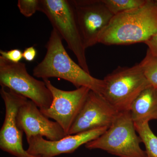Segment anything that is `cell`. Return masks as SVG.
<instances>
[{
    "label": "cell",
    "mask_w": 157,
    "mask_h": 157,
    "mask_svg": "<svg viewBox=\"0 0 157 157\" xmlns=\"http://www.w3.org/2000/svg\"><path fill=\"white\" fill-rule=\"evenodd\" d=\"M108 128L93 129L75 135H69L57 140H49L40 135L32 137L29 140L27 151L36 157H54L63 154H71L92 140L97 139Z\"/></svg>",
    "instance_id": "8fae6325"
},
{
    "label": "cell",
    "mask_w": 157,
    "mask_h": 157,
    "mask_svg": "<svg viewBox=\"0 0 157 157\" xmlns=\"http://www.w3.org/2000/svg\"><path fill=\"white\" fill-rule=\"evenodd\" d=\"M71 2L86 49L98 43L99 36L114 15L103 0H72Z\"/></svg>",
    "instance_id": "ba28073f"
},
{
    "label": "cell",
    "mask_w": 157,
    "mask_h": 157,
    "mask_svg": "<svg viewBox=\"0 0 157 157\" xmlns=\"http://www.w3.org/2000/svg\"><path fill=\"white\" fill-rule=\"evenodd\" d=\"M0 54L1 56L13 63H19L23 58V52L18 49H11L8 51L1 50Z\"/></svg>",
    "instance_id": "ac0fdd59"
},
{
    "label": "cell",
    "mask_w": 157,
    "mask_h": 157,
    "mask_svg": "<svg viewBox=\"0 0 157 157\" xmlns=\"http://www.w3.org/2000/svg\"><path fill=\"white\" fill-rule=\"evenodd\" d=\"M0 85L33 101L40 110L48 109L52 94L43 81L31 76L25 64L14 63L0 56Z\"/></svg>",
    "instance_id": "8992f818"
},
{
    "label": "cell",
    "mask_w": 157,
    "mask_h": 157,
    "mask_svg": "<svg viewBox=\"0 0 157 157\" xmlns=\"http://www.w3.org/2000/svg\"><path fill=\"white\" fill-rule=\"evenodd\" d=\"M0 94L6 108L5 119L0 131V148L16 157H36L24 148L23 132L18 128L16 121L20 107L28 100L6 88H1Z\"/></svg>",
    "instance_id": "9c48e42d"
},
{
    "label": "cell",
    "mask_w": 157,
    "mask_h": 157,
    "mask_svg": "<svg viewBox=\"0 0 157 157\" xmlns=\"http://www.w3.org/2000/svg\"><path fill=\"white\" fill-rule=\"evenodd\" d=\"M137 133L129 110L121 111L103 135L85 145L119 157H148L140 147L142 140Z\"/></svg>",
    "instance_id": "3957f363"
},
{
    "label": "cell",
    "mask_w": 157,
    "mask_h": 157,
    "mask_svg": "<svg viewBox=\"0 0 157 157\" xmlns=\"http://www.w3.org/2000/svg\"><path fill=\"white\" fill-rule=\"evenodd\" d=\"M157 33V0L114 15L98 43L107 45L144 43Z\"/></svg>",
    "instance_id": "6da1fadb"
},
{
    "label": "cell",
    "mask_w": 157,
    "mask_h": 157,
    "mask_svg": "<svg viewBox=\"0 0 157 157\" xmlns=\"http://www.w3.org/2000/svg\"><path fill=\"white\" fill-rule=\"evenodd\" d=\"M119 112L102 95L90 90L68 135L109 128Z\"/></svg>",
    "instance_id": "30bf717a"
},
{
    "label": "cell",
    "mask_w": 157,
    "mask_h": 157,
    "mask_svg": "<svg viewBox=\"0 0 157 157\" xmlns=\"http://www.w3.org/2000/svg\"><path fill=\"white\" fill-rule=\"evenodd\" d=\"M139 63L150 84L157 88V57L147 49L146 56Z\"/></svg>",
    "instance_id": "9a60e30c"
},
{
    "label": "cell",
    "mask_w": 157,
    "mask_h": 157,
    "mask_svg": "<svg viewBox=\"0 0 157 157\" xmlns=\"http://www.w3.org/2000/svg\"><path fill=\"white\" fill-rule=\"evenodd\" d=\"M39 11L46 15L53 28L62 39H64L68 48L73 52L78 64L90 73L86 50L71 1L40 0Z\"/></svg>",
    "instance_id": "277c9868"
},
{
    "label": "cell",
    "mask_w": 157,
    "mask_h": 157,
    "mask_svg": "<svg viewBox=\"0 0 157 157\" xmlns=\"http://www.w3.org/2000/svg\"><path fill=\"white\" fill-rule=\"evenodd\" d=\"M43 81L51 92L53 100L49 108L40 111L58 123L67 136L91 90L82 86L73 90H63L54 86L47 78Z\"/></svg>",
    "instance_id": "52a82bcc"
},
{
    "label": "cell",
    "mask_w": 157,
    "mask_h": 157,
    "mask_svg": "<svg viewBox=\"0 0 157 157\" xmlns=\"http://www.w3.org/2000/svg\"><path fill=\"white\" fill-rule=\"evenodd\" d=\"M135 126L144 144L147 156L157 157V136L152 131L149 122L135 123Z\"/></svg>",
    "instance_id": "5bb4252c"
},
{
    "label": "cell",
    "mask_w": 157,
    "mask_h": 157,
    "mask_svg": "<svg viewBox=\"0 0 157 157\" xmlns=\"http://www.w3.org/2000/svg\"><path fill=\"white\" fill-rule=\"evenodd\" d=\"M16 121L17 126L25 134L27 141L31 137L38 135L52 141L60 140L66 136L59 124L48 119L31 100H28L20 107Z\"/></svg>",
    "instance_id": "7c38bea8"
},
{
    "label": "cell",
    "mask_w": 157,
    "mask_h": 157,
    "mask_svg": "<svg viewBox=\"0 0 157 157\" xmlns=\"http://www.w3.org/2000/svg\"><path fill=\"white\" fill-rule=\"evenodd\" d=\"M40 0H18L17 7L25 17H29L39 11Z\"/></svg>",
    "instance_id": "e0dca14e"
},
{
    "label": "cell",
    "mask_w": 157,
    "mask_h": 157,
    "mask_svg": "<svg viewBox=\"0 0 157 157\" xmlns=\"http://www.w3.org/2000/svg\"><path fill=\"white\" fill-rule=\"evenodd\" d=\"M129 112L135 124L157 119V88L151 85L142 90L132 102Z\"/></svg>",
    "instance_id": "4fadbf2b"
},
{
    "label": "cell",
    "mask_w": 157,
    "mask_h": 157,
    "mask_svg": "<svg viewBox=\"0 0 157 157\" xmlns=\"http://www.w3.org/2000/svg\"><path fill=\"white\" fill-rule=\"evenodd\" d=\"M149 50L153 54L157 57V33L144 42Z\"/></svg>",
    "instance_id": "ffe728a7"
},
{
    "label": "cell",
    "mask_w": 157,
    "mask_h": 157,
    "mask_svg": "<svg viewBox=\"0 0 157 157\" xmlns=\"http://www.w3.org/2000/svg\"><path fill=\"white\" fill-rule=\"evenodd\" d=\"M102 95L119 112L128 111L140 93L151 86L140 63L132 67H121L104 79Z\"/></svg>",
    "instance_id": "5b68a950"
},
{
    "label": "cell",
    "mask_w": 157,
    "mask_h": 157,
    "mask_svg": "<svg viewBox=\"0 0 157 157\" xmlns=\"http://www.w3.org/2000/svg\"><path fill=\"white\" fill-rule=\"evenodd\" d=\"M146 0H103V2L113 15L142 6Z\"/></svg>",
    "instance_id": "2e32d148"
},
{
    "label": "cell",
    "mask_w": 157,
    "mask_h": 157,
    "mask_svg": "<svg viewBox=\"0 0 157 157\" xmlns=\"http://www.w3.org/2000/svg\"><path fill=\"white\" fill-rule=\"evenodd\" d=\"M37 51L33 46L26 48L23 52V58L26 61H33L37 56Z\"/></svg>",
    "instance_id": "d6986e66"
},
{
    "label": "cell",
    "mask_w": 157,
    "mask_h": 157,
    "mask_svg": "<svg viewBox=\"0 0 157 157\" xmlns=\"http://www.w3.org/2000/svg\"><path fill=\"white\" fill-rule=\"evenodd\" d=\"M62 40L60 35L53 29L45 46V56L34 67L33 75L43 79L62 78L71 82L76 89L84 86L102 95L104 80L93 77L76 64L67 52Z\"/></svg>",
    "instance_id": "7a4b0ae2"
}]
</instances>
